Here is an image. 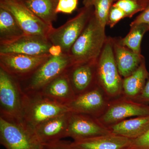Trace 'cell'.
<instances>
[{
    "instance_id": "1",
    "label": "cell",
    "mask_w": 149,
    "mask_h": 149,
    "mask_svg": "<svg viewBox=\"0 0 149 149\" xmlns=\"http://www.w3.org/2000/svg\"><path fill=\"white\" fill-rule=\"evenodd\" d=\"M107 38L105 28L102 26L94 13L68 53L73 65L97 60Z\"/></svg>"
},
{
    "instance_id": "2",
    "label": "cell",
    "mask_w": 149,
    "mask_h": 149,
    "mask_svg": "<svg viewBox=\"0 0 149 149\" xmlns=\"http://www.w3.org/2000/svg\"><path fill=\"white\" fill-rule=\"evenodd\" d=\"M97 85L109 100L123 95V79L115 58L111 37H107L97 61Z\"/></svg>"
},
{
    "instance_id": "3",
    "label": "cell",
    "mask_w": 149,
    "mask_h": 149,
    "mask_svg": "<svg viewBox=\"0 0 149 149\" xmlns=\"http://www.w3.org/2000/svg\"><path fill=\"white\" fill-rule=\"evenodd\" d=\"M68 112L70 111L66 105L52 100L41 93L25 94L22 124L34 131L43 122Z\"/></svg>"
},
{
    "instance_id": "4",
    "label": "cell",
    "mask_w": 149,
    "mask_h": 149,
    "mask_svg": "<svg viewBox=\"0 0 149 149\" xmlns=\"http://www.w3.org/2000/svg\"><path fill=\"white\" fill-rule=\"evenodd\" d=\"M72 65L68 54L63 53L58 56H50L30 76L17 80L25 94L39 93L48 83L66 72Z\"/></svg>"
},
{
    "instance_id": "5",
    "label": "cell",
    "mask_w": 149,
    "mask_h": 149,
    "mask_svg": "<svg viewBox=\"0 0 149 149\" xmlns=\"http://www.w3.org/2000/svg\"><path fill=\"white\" fill-rule=\"evenodd\" d=\"M24 95L18 80L0 68V116L22 123Z\"/></svg>"
},
{
    "instance_id": "6",
    "label": "cell",
    "mask_w": 149,
    "mask_h": 149,
    "mask_svg": "<svg viewBox=\"0 0 149 149\" xmlns=\"http://www.w3.org/2000/svg\"><path fill=\"white\" fill-rule=\"evenodd\" d=\"M94 13L93 6H84L77 15L57 28L53 27L47 36L52 45L61 46L64 54L69 53Z\"/></svg>"
},
{
    "instance_id": "7",
    "label": "cell",
    "mask_w": 149,
    "mask_h": 149,
    "mask_svg": "<svg viewBox=\"0 0 149 149\" xmlns=\"http://www.w3.org/2000/svg\"><path fill=\"white\" fill-rule=\"evenodd\" d=\"M0 143L6 149H42L34 131L20 123L0 116Z\"/></svg>"
},
{
    "instance_id": "8",
    "label": "cell",
    "mask_w": 149,
    "mask_h": 149,
    "mask_svg": "<svg viewBox=\"0 0 149 149\" xmlns=\"http://www.w3.org/2000/svg\"><path fill=\"white\" fill-rule=\"evenodd\" d=\"M146 116H149V105L121 96L110 101L106 109L97 118L108 127L128 118Z\"/></svg>"
},
{
    "instance_id": "9",
    "label": "cell",
    "mask_w": 149,
    "mask_h": 149,
    "mask_svg": "<svg viewBox=\"0 0 149 149\" xmlns=\"http://www.w3.org/2000/svg\"><path fill=\"white\" fill-rule=\"evenodd\" d=\"M50 56L49 54L30 56L16 53L0 54V68L21 81L32 74Z\"/></svg>"
},
{
    "instance_id": "10",
    "label": "cell",
    "mask_w": 149,
    "mask_h": 149,
    "mask_svg": "<svg viewBox=\"0 0 149 149\" xmlns=\"http://www.w3.org/2000/svg\"><path fill=\"white\" fill-rule=\"evenodd\" d=\"M0 7L5 9L13 15L24 34L47 37L53 28L31 11L23 2L0 0Z\"/></svg>"
},
{
    "instance_id": "11",
    "label": "cell",
    "mask_w": 149,
    "mask_h": 149,
    "mask_svg": "<svg viewBox=\"0 0 149 149\" xmlns=\"http://www.w3.org/2000/svg\"><path fill=\"white\" fill-rule=\"evenodd\" d=\"M109 100L98 85L75 96L67 105L70 112L91 116L98 118L106 109Z\"/></svg>"
},
{
    "instance_id": "12",
    "label": "cell",
    "mask_w": 149,
    "mask_h": 149,
    "mask_svg": "<svg viewBox=\"0 0 149 149\" xmlns=\"http://www.w3.org/2000/svg\"><path fill=\"white\" fill-rule=\"evenodd\" d=\"M110 133L109 128L97 118L70 112L67 137L76 141Z\"/></svg>"
},
{
    "instance_id": "13",
    "label": "cell",
    "mask_w": 149,
    "mask_h": 149,
    "mask_svg": "<svg viewBox=\"0 0 149 149\" xmlns=\"http://www.w3.org/2000/svg\"><path fill=\"white\" fill-rule=\"evenodd\" d=\"M52 45L45 36L24 34L9 42H0V54L43 55L49 54V49Z\"/></svg>"
},
{
    "instance_id": "14",
    "label": "cell",
    "mask_w": 149,
    "mask_h": 149,
    "mask_svg": "<svg viewBox=\"0 0 149 149\" xmlns=\"http://www.w3.org/2000/svg\"><path fill=\"white\" fill-rule=\"evenodd\" d=\"M97 61L72 65L68 70L67 73L76 95L97 86Z\"/></svg>"
},
{
    "instance_id": "15",
    "label": "cell",
    "mask_w": 149,
    "mask_h": 149,
    "mask_svg": "<svg viewBox=\"0 0 149 149\" xmlns=\"http://www.w3.org/2000/svg\"><path fill=\"white\" fill-rule=\"evenodd\" d=\"M70 112L52 118L40 124L34 132L42 145L67 137Z\"/></svg>"
},
{
    "instance_id": "16",
    "label": "cell",
    "mask_w": 149,
    "mask_h": 149,
    "mask_svg": "<svg viewBox=\"0 0 149 149\" xmlns=\"http://www.w3.org/2000/svg\"><path fill=\"white\" fill-rule=\"evenodd\" d=\"M132 140L110 133L71 142L77 149H128Z\"/></svg>"
},
{
    "instance_id": "17",
    "label": "cell",
    "mask_w": 149,
    "mask_h": 149,
    "mask_svg": "<svg viewBox=\"0 0 149 149\" xmlns=\"http://www.w3.org/2000/svg\"><path fill=\"white\" fill-rule=\"evenodd\" d=\"M116 62L121 77L130 76L139 66L145 58L142 54L134 52L123 46L118 38H112Z\"/></svg>"
},
{
    "instance_id": "18",
    "label": "cell",
    "mask_w": 149,
    "mask_h": 149,
    "mask_svg": "<svg viewBox=\"0 0 149 149\" xmlns=\"http://www.w3.org/2000/svg\"><path fill=\"white\" fill-rule=\"evenodd\" d=\"M67 71L48 83L38 93L52 100L67 106L76 96Z\"/></svg>"
},
{
    "instance_id": "19",
    "label": "cell",
    "mask_w": 149,
    "mask_h": 149,
    "mask_svg": "<svg viewBox=\"0 0 149 149\" xmlns=\"http://www.w3.org/2000/svg\"><path fill=\"white\" fill-rule=\"evenodd\" d=\"M112 134L133 140L149 129V116L131 118L108 127Z\"/></svg>"
},
{
    "instance_id": "20",
    "label": "cell",
    "mask_w": 149,
    "mask_h": 149,
    "mask_svg": "<svg viewBox=\"0 0 149 149\" xmlns=\"http://www.w3.org/2000/svg\"><path fill=\"white\" fill-rule=\"evenodd\" d=\"M149 76L144 59L132 74L123 79L122 96L133 100H136L143 91Z\"/></svg>"
},
{
    "instance_id": "21",
    "label": "cell",
    "mask_w": 149,
    "mask_h": 149,
    "mask_svg": "<svg viewBox=\"0 0 149 149\" xmlns=\"http://www.w3.org/2000/svg\"><path fill=\"white\" fill-rule=\"evenodd\" d=\"M58 0H25L23 2L28 9L44 22L51 27L57 17L56 9Z\"/></svg>"
},
{
    "instance_id": "22",
    "label": "cell",
    "mask_w": 149,
    "mask_h": 149,
    "mask_svg": "<svg viewBox=\"0 0 149 149\" xmlns=\"http://www.w3.org/2000/svg\"><path fill=\"white\" fill-rule=\"evenodd\" d=\"M24 34L13 15L0 7V42H9Z\"/></svg>"
},
{
    "instance_id": "23",
    "label": "cell",
    "mask_w": 149,
    "mask_h": 149,
    "mask_svg": "<svg viewBox=\"0 0 149 149\" xmlns=\"http://www.w3.org/2000/svg\"><path fill=\"white\" fill-rule=\"evenodd\" d=\"M149 31L148 25L141 23L130 26V31L124 38H118L119 42L136 54H141V44L145 33Z\"/></svg>"
},
{
    "instance_id": "24",
    "label": "cell",
    "mask_w": 149,
    "mask_h": 149,
    "mask_svg": "<svg viewBox=\"0 0 149 149\" xmlns=\"http://www.w3.org/2000/svg\"><path fill=\"white\" fill-rule=\"evenodd\" d=\"M114 0H84V6H93L94 14L102 27L105 28L110 9Z\"/></svg>"
},
{
    "instance_id": "25",
    "label": "cell",
    "mask_w": 149,
    "mask_h": 149,
    "mask_svg": "<svg viewBox=\"0 0 149 149\" xmlns=\"http://www.w3.org/2000/svg\"><path fill=\"white\" fill-rule=\"evenodd\" d=\"M113 5L120 8L124 13L126 17H132L135 14L145 9L135 0H118Z\"/></svg>"
},
{
    "instance_id": "26",
    "label": "cell",
    "mask_w": 149,
    "mask_h": 149,
    "mask_svg": "<svg viewBox=\"0 0 149 149\" xmlns=\"http://www.w3.org/2000/svg\"><path fill=\"white\" fill-rule=\"evenodd\" d=\"M78 0H58L56 13L71 14L77 8Z\"/></svg>"
},
{
    "instance_id": "27",
    "label": "cell",
    "mask_w": 149,
    "mask_h": 149,
    "mask_svg": "<svg viewBox=\"0 0 149 149\" xmlns=\"http://www.w3.org/2000/svg\"><path fill=\"white\" fill-rule=\"evenodd\" d=\"M125 17H126L124 13L119 8L112 5L110 9L107 25H109L111 28H112Z\"/></svg>"
},
{
    "instance_id": "28",
    "label": "cell",
    "mask_w": 149,
    "mask_h": 149,
    "mask_svg": "<svg viewBox=\"0 0 149 149\" xmlns=\"http://www.w3.org/2000/svg\"><path fill=\"white\" fill-rule=\"evenodd\" d=\"M128 149H149V129L143 135L132 140Z\"/></svg>"
},
{
    "instance_id": "29",
    "label": "cell",
    "mask_w": 149,
    "mask_h": 149,
    "mask_svg": "<svg viewBox=\"0 0 149 149\" xmlns=\"http://www.w3.org/2000/svg\"><path fill=\"white\" fill-rule=\"evenodd\" d=\"M42 149H77L69 141H59L42 144Z\"/></svg>"
},
{
    "instance_id": "30",
    "label": "cell",
    "mask_w": 149,
    "mask_h": 149,
    "mask_svg": "<svg viewBox=\"0 0 149 149\" xmlns=\"http://www.w3.org/2000/svg\"><path fill=\"white\" fill-rule=\"evenodd\" d=\"M141 23L148 24L149 27V5L130 24V26Z\"/></svg>"
},
{
    "instance_id": "31",
    "label": "cell",
    "mask_w": 149,
    "mask_h": 149,
    "mask_svg": "<svg viewBox=\"0 0 149 149\" xmlns=\"http://www.w3.org/2000/svg\"><path fill=\"white\" fill-rule=\"evenodd\" d=\"M133 101L149 105V76L141 94L136 100Z\"/></svg>"
},
{
    "instance_id": "32",
    "label": "cell",
    "mask_w": 149,
    "mask_h": 149,
    "mask_svg": "<svg viewBox=\"0 0 149 149\" xmlns=\"http://www.w3.org/2000/svg\"><path fill=\"white\" fill-rule=\"evenodd\" d=\"M49 54L52 56H58L62 54L63 52L61 46L52 45L49 49Z\"/></svg>"
},
{
    "instance_id": "33",
    "label": "cell",
    "mask_w": 149,
    "mask_h": 149,
    "mask_svg": "<svg viewBox=\"0 0 149 149\" xmlns=\"http://www.w3.org/2000/svg\"><path fill=\"white\" fill-rule=\"evenodd\" d=\"M118 0H114V2H116ZM137 1L138 3L143 6V7L146 9L147 7L149 5V0H135Z\"/></svg>"
},
{
    "instance_id": "34",
    "label": "cell",
    "mask_w": 149,
    "mask_h": 149,
    "mask_svg": "<svg viewBox=\"0 0 149 149\" xmlns=\"http://www.w3.org/2000/svg\"><path fill=\"white\" fill-rule=\"evenodd\" d=\"M8 1H17L24 2L25 0H8Z\"/></svg>"
}]
</instances>
